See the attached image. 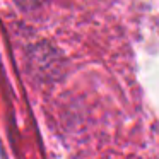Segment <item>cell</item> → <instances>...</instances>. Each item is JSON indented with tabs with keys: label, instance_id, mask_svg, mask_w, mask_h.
I'll list each match as a JSON object with an SVG mask.
<instances>
[{
	"label": "cell",
	"instance_id": "6da1fadb",
	"mask_svg": "<svg viewBox=\"0 0 159 159\" xmlns=\"http://www.w3.org/2000/svg\"><path fill=\"white\" fill-rule=\"evenodd\" d=\"M16 2L24 9H34V7H38L39 4H43V0H16Z\"/></svg>",
	"mask_w": 159,
	"mask_h": 159
}]
</instances>
